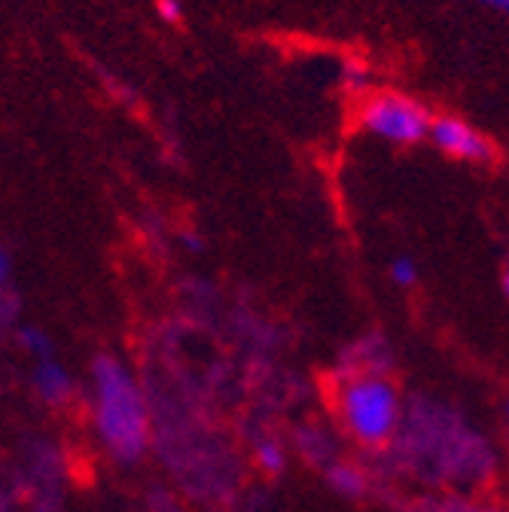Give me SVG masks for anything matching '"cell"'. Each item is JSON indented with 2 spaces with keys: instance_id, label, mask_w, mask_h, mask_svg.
Returning a JSON list of instances; mask_svg holds the SVG:
<instances>
[{
  "instance_id": "obj_1",
  "label": "cell",
  "mask_w": 509,
  "mask_h": 512,
  "mask_svg": "<svg viewBox=\"0 0 509 512\" xmlns=\"http://www.w3.org/2000/svg\"><path fill=\"white\" fill-rule=\"evenodd\" d=\"M95 397H98V430L107 448L122 461H138L147 448V406L135 378L119 360H95Z\"/></svg>"
},
{
  "instance_id": "obj_2",
  "label": "cell",
  "mask_w": 509,
  "mask_h": 512,
  "mask_svg": "<svg viewBox=\"0 0 509 512\" xmlns=\"http://www.w3.org/2000/svg\"><path fill=\"white\" fill-rule=\"evenodd\" d=\"M339 412L357 442L381 445L400 424V394L385 378H354L339 391Z\"/></svg>"
},
{
  "instance_id": "obj_3",
  "label": "cell",
  "mask_w": 509,
  "mask_h": 512,
  "mask_svg": "<svg viewBox=\"0 0 509 512\" xmlns=\"http://www.w3.org/2000/svg\"><path fill=\"white\" fill-rule=\"evenodd\" d=\"M430 119L433 113L403 92H372L360 107V125L366 132L397 147L427 141Z\"/></svg>"
},
{
  "instance_id": "obj_4",
  "label": "cell",
  "mask_w": 509,
  "mask_h": 512,
  "mask_svg": "<svg viewBox=\"0 0 509 512\" xmlns=\"http://www.w3.org/2000/svg\"><path fill=\"white\" fill-rule=\"evenodd\" d=\"M427 141H433V147L439 153L461 159V162H470V165H488L497 159L494 141L461 116H449V113L433 116Z\"/></svg>"
},
{
  "instance_id": "obj_5",
  "label": "cell",
  "mask_w": 509,
  "mask_h": 512,
  "mask_svg": "<svg viewBox=\"0 0 509 512\" xmlns=\"http://www.w3.org/2000/svg\"><path fill=\"white\" fill-rule=\"evenodd\" d=\"M34 381H37V391H40V397L46 403H61V400L71 394V378H68V372L61 369L58 363H52V360H40Z\"/></svg>"
},
{
  "instance_id": "obj_6",
  "label": "cell",
  "mask_w": 509,
  "mask_h": 512,
  "mask_svg": "<svg viewBox=\"0 0 509 512\" xmlns=\"http://www.w3.org/2000/svg\"><path fill=\"white\" fill-rule=\"evenodd\" d=\"M339 74H342V83H345L348 92H354V95L369 92L372 71L366 68V64H363L360 58H345V61H342V68H339Z\"/></svg>"
},
{
  "instance_id": "obj_7",
  "label": "cell",
  "mask_w": 509,
  "mask_h": 512,
  "mask_svg": "<svg viewBox=\"0 0 509 512\" xmlns=\"http://www.w3.org/2000/svg\"><path fill=\"white\" fill-rule=\"evenodd\" d=\"M330 485H333L336 491H342V494H351V497L363 494V488H366L363 476H360L354 467H333V470H330Z\"/></svg>"
},
{
  "instance_id": "obj_8",
  "label": "cell",
  "mask_w": 509,
  "mask_h": 512,
  "mask_svg": "<svg viewBox=\"0 0 509 512\" xmlns=\"http://www.w3.org/2000/svg\"><path fill=\"white\" fill-rule=\"evenodd\" d=\"M391 278L400 287H412L418 281V266H415L412 256H397V260L391 263Z\"/></svg>"
},
{
  "instance_id": "obj_9",
  "label": "cell",
  "mask_w": 509,
  "mask_h": 512,
  "mask_svg": "<svg viewBox=\"0 0 509 512\" xmlns=\"http://www.w3.org/2000/svg\"><path fill=\"white\" fill-rule=\"evenodd\" d=\"M19 339H22V345L28 348V351H34L40 360H52V342L40 333V330H19Z\"/></svg>"
},
{
  "instance_id": "obj_10",
  "label": "cell",
  "mask_w": 509,
  "mask_h": 512,
  "mask_svg": "<svg viewBox=\"0 0 509 512\" xmlns=\"http://www.w3.org/2000/svg\"><path fill=\"white\" fill-rule=\"evenodd\" d=\"M257 461H260V467L266 470V473H281V467H284V452L275 445V442H263L260 448H257Z\"/></svg>"
},
{
  "instance_id": "obj_11",
  "label": "cell",
  "mask_w": 509,
  "mask_h": 512,
  "mask_svg": "<svg viewBox=\"0 0 509 512\" xmlns=\"http://www.w3.org/2000/svg\"><path fill=\"white\" fill-rule=\"evenodd\" d=\"M156 16L165 25H180L183 22V4L180 0H156Z\"/></svg>"
},
{
  "instance_id": "obj_12",
  "label": "cell",
  "mask_w": 509,
  "mask_h": 512,
  "mask_svg": "<svg viewBox=\"0 0 509 512\" xmlns=\"http://www.w3.org/2000/svg\"><path fill=\"white\" fill-rule=\"evenodd\" d=\"M7 275H10V256H7L4 247H0V284L7 281Z\"/></svg>"
},
{
  "instance_id": "obj_13",
  "label": "cell",
  "mask_w": 509,
  "mask_h": 512,
  "mask_svg": "<svg viewBox=\"0 0 509 512\" xmlns=\"http://www.w3.org/2000/svg\"><path fill=\"white\" fill-rule=\"evenodd\" d=\"M479 4L494 7V10H506V7H509V0H479Z\"/></svg>"
},
{
  "instance_id": "obj_14",
  "label": "cell",
  "mask_w": 509,
  "mask_h": 512,
  "mask_svg": "<svg viewBox=\"0 0 509 512\" xmlns=\"http://www.w3.org/2000/svg\"><path fill=\"white\" fill-rule=\"evenodd\" d=\"M485 512H500V509H485Z\"/></svg>"
}]
</instances>
